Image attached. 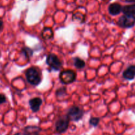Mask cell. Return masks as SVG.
<instances>
[{
	"label": "cell",
	"instance_id": "obj_1",
	"mask_svg": "<svg viewBox=\"0 0 135 135\" xmlns=\"http://www.w3.org/2000/svg\"><path fill=\"white\" fill-rule=\"evenodd\" d=\"M26 78L29 83L32 86H38L41 83L42 78L40 71L36 68H30L26 71Z\"/></svg>",
	"mask_w": 135,
	"mask_h": 135
},
{
	"label": "cell",
	"instance_id": "obj_2",
	"mask_svg": "<svg viewBox=\"0 0 135 135\" xmlns=\"http://www.w3.org/2000/svg\"><path fill=\"white\" fill-rule=\"evenodd\" d=\"M67 115L69 118L70 120L75 122L79 121L83 118L84 111L77 106H73L68 109Z\"/></svg>",
	"mask_w": 135,
	"mask_h": 135
},
{
	"label": "cell",
	"instance_id": "obj_3",
	"mask_svg": "<svg viewBox=\"0 0 135 135\" xmlns=\"http://www.w3.org/2000/svg\"><path fill=\"white\" fill-rule=\"evenodd\" d=\"M76 74L71 70H63L59 74L60 81L64 84H69L75 82L76 79Z\"/></svg>",
	"mask_w": 135,
	"mask_h": 135
},
{
	"label": "cell",
	"instance_id": "obj_4",
	"mask_svg": "<svg viewBox=\"0 0 135 135\" xmlns=\"http://www.w3.org/2000/svg\"><path fill=\"white\" fill-rule=\"evenodd\" d=\"M70 119L67 115H63L61 116L55 123V129L59 134L63 133L68 129L69 125Z\"/></svg>",
	"mask_w": 135,
	"mask_h": 135
},
{
	"label": "cell",
	"instance_id": "obj_5",
	"mask_svg": "<svg viewBox=\"0 0 135 135\" xmlns=\"http://www.w3.org/2000/svg\"><path fill=\"white\" fill-rule=\"evenodd\" d=\"M46 64L54 71H58L62 67V62L55 54H50L46 58Z\"/></svg>",
	"mask_w": 135,
	"mask_h": 135
},
{
	"label": "cell",
	"instance_id": "obj_6",
	"mask_svg": "<svg viewBox=\"0 0 135 135\" xmlns=\"http://www.w3.org/2000/svg\"><path fill=\"white\" fill-rule=\"evenodd\" d=\"M117 25L122 28H131L135 25V16L124 15L119 19Z\"/></svg>",
	"mask_w": 135,
	"mask_h": 135
},
{
	"label": "cell",
	"instance_id": "obj_7",
	"mask_svg": "<svg viewBox=\"0 0 135 135\" xmlns=\"http://www.w3.org/2000/svg\"><path fill=\"white\" fill-rule=\"evenodd\" d=\"M42 103V100L40 97H34L29 100L30 107L33 112H37L40 110Z\"/></svg>",
	"mask_w": 135,
	"mask_h": 135
},
{
	"label": "cell",
	"instance_id": "obj_8",
	"mask_svg": "<svg viewBox=\"0 0 135 135\" xmlns=\"http://www.w3.org/2000/svg\"><path fill=\"white\" fill-rule=\"evenodd\" d=\"M123 76L127 80H133L135 78V66H129L123 73Z\"/></svg>",
	"mask_w": 135,
	"mask_h": 135
},
{
	"label": "cell",
	"instance_id": "obj_9",
	"mask_svg": "<svg viewBox=\"0 0 135 135\" xmlns=\"http://www.w3.org/2000/svg\"><path fill=\"white\" fill-rule=\"evenodd\" d=\"M123 7L120 4L117 3H112L108 7V11L112 15H117L122 11Z\"/></svg>",
	"mask_w": 135,
	"mask_h": 135
},
{
	"label": "cell",
	"instance_id": "obj_10",
	"mask_svg": "<svg viewBox=\"0 0 135 135\" xmlns=\"http://www.w3.org/2000/svg\"><path fill=\"white\" fill-rule=\"evenodd\" d=\"M41 128L36 126H28L24 129V132L26 135H40Z\"/></svg>",
	"mask_w": 135,
	"mask_h": 135
},
{
	"label": "cell",
	"instance_id": "obj_11",
	"mask_svg": "<svg viewBox=\"0 0 135 135\" xmlns=\"http://www.w3.org/2000/svg\"><path fill=\"white\" fill-rule=\"evenodd\" d=\"M122 12L124 15L135 16V4L125 5L123 7Z\"/></svg>",
	"mask_w": 135,
	"mask_h": 135
},
{
	"label": "cell",
	"instance_id": "obj_12",
	"mask_svg": "<svg viewBox=\"0 0 135 135\" xmlns=\"http://www.w3.org/2000/svg\"><path fill=\"white\" fill-rule=\"evenodd\" d=\"M74 65L78 69H83L85 67V62L79 57H75L73 58Z\"/></svg>",
	"mask_w": 135,
	"mask_h": 135
},
{
	"label": "cell",
	"instance_id": "obj_13",
	"mask_svg": "<svg viewBox=\"0 0 135 135\" xmlns=\"http://www.w3.org/2000/svg\"><path fill=\"white\" fill-rule=\"evenodd\" d=\"M22 54H23L28 59L30 58V57L32 56L33 55V50L31 48L28 47H25L22 49V51H21Z\"/></svg>",
	"mask_w": 135,
	"mask_h": 135
},
{
	"label": "cell",
	"instance_id": "obj_14",
	"mask_svg": "<svg viewBox=\"0 0 135 135\" xmlns=\"http://www.w3.org/2000/svg\"><path fill=\"white\" fill-rule=\"evenodd\" d=\"M100 118L98 117H92L89 120V123L91 125L94 126V127H97L99 123H100Z\"/></svg>",
	"mask_w": 135,
	"mask_h": 135
},
{
	"label": "cell",
	"instance_id": "obj_15",
	"mask_svg": "<svg viewBox=\"0 0 135 135\" xmlns=\"http://www.w3.org/2000/svg\"><path fill=\"white\" fill-rule=\"evenodd\" d=\"M63 94H66V89L64 87H63V88L59 89L56 91V95L58 97L60 96H62Z\"/></svg>",
	"mask_w": 135,
	"mask_h": 135
},
{
	"label": "cell",
	"instance_id": "obj_16",
	"mask_svg": "<svg viewBox=\"0 0 135 135\" xmlns=\"http://www.w3.org/2000/svg\"><path fill=\"white\" fill-rule=\"evenodd\" d=\"M6 102V97L3 94L0 93V104H2Z\"/></svg>",
	"mask_w": 135,
	"mask_h": 135
},
{
	"label": "cell",
	"instance_id": "obj_17",
	"mask_svg": "<svg viewBox=\"0 0 135 135\" xmlns=\"http://www.w3.org/2000/svg\"><path fill=\"white\" fill-rule=\"evenodd\" d=\"M3 22L1 20H0V30H1V29L3 28Z\"/></svg>",
	"mask_w": 135,
	"mask_h": 135
},
{
	"label": "cell",
	"instance_id": "obj_18",
	"mask_svg": "<svg viewBox=\"0 0 135 135\" xmlns=\"http://www.w3.org/2000/svg\"><path fill=\"white\" fill-rule=\"evenodd\" d=\"M125 1L128 3H135V0H125Z\"/></svg>",
	"mask_w": 135,
	"mask_h": 135
},
{
	"label": "cell",
	"instance_id": "obj_19",
	"mask_svg": "<svg viewBox=\"0 0 135 135\" xmlns=\"http://www.w3.org/2000/svg\"><path fill=\"white\" fill-rule=\"evenodd\" d=\"M15 135H26V134L25 133V132H23V133H17Z\"/></svg>",
	"mask_w": 135,
	"mask_h": 135
}]
</instances>
